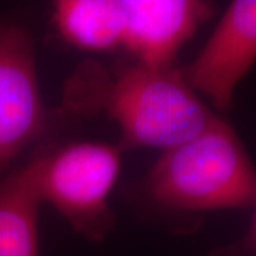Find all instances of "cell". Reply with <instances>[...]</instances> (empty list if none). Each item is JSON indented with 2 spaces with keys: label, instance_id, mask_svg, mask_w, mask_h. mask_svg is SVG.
<instances>
[{
  "label": "cell",
  "instance_id": "cell-9",
  "mask_svg": "<svg viewBox=\"0 0 256 256\" xmlns=\"http://www.w3.org/2000/svg\"><path fill=\"white\" fill-rule=\"evenodd\" d=\"M252 210V218L244 235L228 245L212 249L206 256H256V205Z\"/></svg>",
  "mask_w": 256,
  "mask_h": 256
},
{
  "label": "cell",
  "instance_id": "cell-3",
  "mask_svg": "<svg viewBox=\"0 0 256 256\" xmlns=\"http://www.w3.org/2000/svg\"><path fill=\"white\" fill-rule=\"evenodd\" d=\"M120 146L77 141L33 156L40 202L63 215L70 226L92 242H101L116 225L108 198L121 168Z\"/></svg>",
  "mask_w": 256,
  "mask_h": 256
},
{
  "label": "cell",
  "instance_id": "cell-8",
  "mask_svg": "<svg viewBox=\"0 0 256 256\" xmlns=\"http://www.w3.org/2000/svg\"><path fill=\"white\" fill-rule=\"evenodd\" d=\"M53 23L64 42L84 52L107 53L121 47V0H58Z\"/></svg>",
  "mask_w": 256,
  "mask_h": 256
},
{
  "label": "cell",
  "instance_id": "cell-4",
  "mask_svg": "<svg viewBox=\"0 0 256 256\" xmlns=\"http://www.w3.org/2000/svg\"><path fill=\"white\" fill-rule=\"evenodd\" d=\"M46 126L33 38L18 24L0 23V176Z\"/></svg>",
  "mask_w": 256,
  "mask_h": 256
},
{
  "label": "cell",
  "instance_id": "cell-1",
  "mask_svg": "<svg viewBox=\"0 0 256 256\" xmlns=\"http://www.w3.org/2000/svg\"><path fill=\"white\" fill-rule=\"evenodd\" d=\"M63 106L73 114L112 120L122 150L165 151L196 137L218 118L176 67L152 68L137 62H82L64 82Z\"/></svg>",
  "mask_w": 256,
  "mask_h": 256
},
{
  "label": "cell",
  "instance_id": "cell-6",
  "mask_svg": "<svg viewBox=\"0 0 256 256\" xmlns=\"http://www.w3.org/2000/svg\"><path fill=\"white\" fill-rule=\"evenodd\" d=\"M124 28L121 47L134 62L172 68L181 47L214 14L202 0H121Z\"/></svg>",
  "mask_w": 256,
  "mask_h": 256
},
{
  "label": "cell",
  "instance_id": "cell-7",
  "mask_svg": "<svg viewBox=\"0 0 256 256\" xmlns=\"http://www.w3.org/2000/svg\"><path fill=\"white\" fill-rule=\"evenodd\" d=\"M34 162L0 181V256H38V206Z\"/></svg>",
  "mask_w": 256,
  "mask_h": 256
},
{
  "label": "cell",
  "instance_id": "cell-2",
  "mask_svg": "<svg viewBox=\"0 0 256 256\" xmlns=\"http://www.w3.org/2000/svg\"><path fill=\"white\" fill-rule=\"evenodd\" d=\"M148 200L178 214L256 205V166L234 127L220 117L201 134L165 150L144 182Z\"/></svg>",
  "mask_w": 256,
  "mask_h": 256
},
{
  "label": "cell",
  "instance_id": "cell-5",
  "mask_svg": "<svg viewBox=\"0 0 256 256\" xmlns=\"http://www.w3.org/2000/svg\"><path fill=\"white\" fill-rule=\"evenodd\" d=\"M256 63V0H235L200 54L180 74L195 92L210 97L215 108L229 110L238 84Z\"/></svg>",
  "mask_w": 256,
  "mask_h": 256
}]
</instances>
